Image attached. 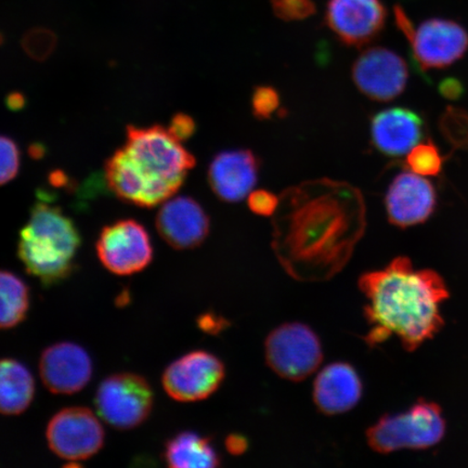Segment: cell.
Segmentation results:
<instances>
[{"label":"cell","mask_w":468,"mask_h":468,"mask_svg":"<svg viewBox=\"0 0 468 468\" xmlns=\"http://www.w3.org/2000/svg\"><path fill=\"white\" fill-rule=\"evenodd\" d=\"M364 393L356 368L346 362H335L322 368L314 383V402L321 413L337 415L358 405Z\"/></svg>","instance_id":"19"},{"label":"cell","mask_w":468,"mask_h":468,"mask_svg":"<svg viewBox=\"0 0 468 468\" xmlns=\"http://www.w3.org/2000/svg\"><path fill=\"white\" fill-rule=\"evenodd\" d=\"M164 459L173 468H212L221 464V458L207 437L195 431H183L165 444Z\"/></svg>","instance_id":"20"},{"label":"cell","mask_w":468,"mask_h":468,"mask_svg":"<svg viewBox=\"0 0 468 468\" xmlns=\"http://www.w3.org/2000/svg\"><path fill=\"white\" fill-rule=\"evenodd\" d=\"M358 285L367 301L370 346L396 336L412 351L441 330V306L449 292L437 272L418 271L407 257H397L380 271L362 274Z\"/></svg>","instance_id":"2"},{"label":"cell","mask_w":468,"mask_h":468,"mask_svg":"<svg viewBox=\"0 0 468 468\" xmlns=\"http://www.w3.org/2000/svg\"><path fill=\"white\" fill-rule=\"evenodd\" d=\"M226 446L231 454H242L248 449V441L242 436L232 435L228 437Z\"/></svg>","instance_id":"32"},{"label":"cell","mask_w":468,"mask_h":468,"mask_svg":"<svg viewBox=\"0 0 468 468\" xmlns=\"http://www.w3.org/2000/svg\"><path fill=\"white\" fill-rule=\"evenodd\" d=\"M274 15L284 21H302L317 13L313 0H271Z\"/></svg>","instance_id":"26"},{"label":"cell","mask_w":468,"mask_h":468,"mask_svg":"<svg viewBox=\"0 0 468 468\" xmlns=\"http://www.w3.org/2000/svg\"><path fill=\"white\" fill-rule=\"evenodd\" d=\"M441 97L448 101H459L464 95V86L459 79L447 78L441 81L438 86Z\"/></svg>","instance_id":"31"},{"label":"cell","mask_w":468,"mask_h":468,"mask_svg":"<svg viewBox=\"0 0 468 468\" xmlns=\"http://www.w3.org/2000/svg\"><path fill=\"white\" fill-rule=\"evenodd\" d=\"M249 207L256 215L269 218L274 215L279 207V197L266 190H257L249 195Z\"/></svg>","instance_id":"29"},{"label":"cell","mask_w":468,"mask_h":468,"mask_svg":"<svg viewBox=\"0 0 468 468\" xmlns=\"http://www.w3.org/2000/svg\"><path fill=\"white\" fill-rule=\"evenodd\" d=\"M23 48L37 61H45L56 47L55 35L46 29H34L23 39Z\"/></svg>","instance_id":"27"},{"label":"cell","mask_w":468,"mask_h":468,"mask_svg":"<svg viewBox=\"0 0 468 468\" xmlns=\"http://www.w3.org/2000/svg\"><path fill=\"white\" fill-rule=\"evenodd\" d=\"M424 137V121L415 111L390 108L380 111L371 122L374 148L386 156L409 154Z\"/></svg>","instance_id":"18"},{"label":"cell","mask_w":468,"mask_h":468,"mask_svg":"<svg viewBox=\"0 0 468 468\" xmlns=\"http://www.w3.org/2000/svg\"><path fill=\"white\" fill-rule=\"evenodd\" d=\"M408 167L411 172L420 176H438L442 171L443 157L438 146L427 140L420 143L409 152L407 157Z\"/></svg>","instance_id":"24"},{"label":"cell","mask_w":468,"mask_h":468,"mask_svg":"<svg viewBox=\"0 0 468 468\" xmlns=\"http://www.w3.org/2000/svg\"><path fill=\"white\" fill-rule=\"evenodd\" d=\"M225 376L224 362L218 356L196 350L169 365L163 374L162 384L174 400L197 402L215 394Z\"/></svg>","instance_id":"11"},{"label":"cell","mask_w":468,"mask_h":468,"mask_svg":"<svg viewBox=\"0 0 468 468\" xmlns=\"http://www.w3.org/2000/svg\"><path fill=\"white\" fill-rule=\"evenodd\" d=\"M260 161L250 150L221 152L208 168V183L221 201L239 202L259 179Z\"/></svg>","instance_id":"17"},{"label":"cell","mask_w":468,"mask_h":468,"mask_svg":"<svg viewBox=\"0 0 468 468\" xmlns=\"http://www.w3.org/2000/svg\"><path fill=\"white\" fill-rule=\"evenodd\" d=\"M80 244L75 222L60 207L42 200L34 205L22 228L17 256L31 276L52 286L71 276Z\"/></svg>","instance_id":"4"},{"label":"cell","mask_w":468,"mask_h":468,"mask_svg":"<svg viewBox=\"0 0 468 468\" xmlns=\"http://www.w3.org/2000/svg\"><path fill=\"white\" fill-rule=\"evenodd\" d=\"M353 79L365 96L372 101L388 102L405 91L409 69L406 61L396 52L372 47L356 58Z\"/></svg>","instance_id":"12"},{"label":"cell","mask_w":468,"mask_h":468,"mask_svg":"<svg viewBox=\"0 0 468 468\" xmlns=\"http://www.w3.org/2000/svg\"><path fill=\"white\" fill-rule=\"evenodd\" d=\"M155 224L164 241L179 250L200 247L210 229L208 215L200 203L189 197H177L164 202Z\"/></svg>","instance_id":"16"},{"label":"cell","mask_w":468,"mask_h":468,"mask_svg":"<svg viewBox=\"0 0 468 468\" xmlns=\"http://www.w3.org/2000/svg\"><path fill=\"white\" fill-rule=\"evenodd\" d=\"M394 14L396 25L408 39L419 71L448 68L466 54L468 33L459 23L430 19L415 28L400 5H395Z\"/></svg>","instance_id":"6"},{"label":"cell","mask_w":468,"mask_h":468,"mask_svg":"<svg viewBox=\"0 0 468 468\" xmlns=\"http://www.w3.org/2000/svg\"><path fill=\"white\" fill-rule=\"evenodd\" d=\"M39 374L51 393L72 395L90 382L92 362L80 345L58 343L44 350L39 359Z\"/></svg>","instance_id":"15"},{"label":"cell","mask_w":468,"mask_h":468,"mask_svg":"<svg viewBox=\"0 0 468 468\" xmlns=\"http://www.w3.org/2000/svg\"><path fill=\"white\" fill-rule=\"evenodd\" d=\"M168 130L179 142L183 143L195 134L197 131L196 122L189 115L184 113L176 114Z\"/></svg>","instance_id":"30"},{"label":"cell","mask_w":468,"mask_h":468,"mask_svg":"<svg viewBox=\"0 0 468 468\" xmlns=\"http://www.w3.org/2000/svg\"><path fill=\"white\" fill-rule=\"evenodd\" d=\"M436 205L434 186L413 172L397 175L385 197L390 224L403 229L424 224L434 214Z\"/></svg>","instance_id":"14"},{"label":"cell","mask_w":468,"mask_h":468,"mask_svg":"<svg viewBox=\"0 0 468 468\" xmlns=\"http://www.w3.org/2000/svg\"><path fill=\"white\" fill-rule=\"evenodd\" d=\"M388 9L382 0H329L324 21L345 45L362 47L382 33Z\"/></svg>","instance_id":"13"},{"label":"cell","mask_w":468,"mask_h":468,"mask_svg":"<svg viewBox=\"0 0 468 468\" xmlns=\"http://www.w3.org/2000/svg\"><path fill=\"white\" fill-rule=\"evenodd\" d=\"M446 434V420L435 402L420 399L406 411L383 415L367 431L368 446L388 454L435 447Z\"/></svg>","instance_id":"5"},{"label":"cell","mask_w":468,"mask_h":468,"mask_svg":"<svg viewBox=\"0 0 468 468\" xmlns=\"http://www.w3.org/2000/svg\"><path fill=\"white\" fill-rule=\"evenodd\" d=\"M154 402L150 383L134 373H117L103 379L95 397L99 415L120 431L144 424L150 417Z\"/></svg>","instance_id":"8"},{"label":"cell","mask_w":468,"mask_h":468,"mask_svg":"<svg viewBox=\"0 0 468 468\" xmlns=\"http://www.w3.org/2000/svg\"><path fill=\"white\" fill-rule=\"evenodd\" d=\"M34 395L31 371L15 359L0 360V414L17 415L27 411Z\"/></svg>","instance_id":"21"},{"label":"cell","mask_w":468,"mask_h":468,"mask_svg":"<svg viewBox=\"0 0 468 468\" xmlns=\"http://www.w3.org/2000/svg\"><path fill=\"white\" fill-rule=\"evenodd\" d=\"M52 452L67 461H85L103 447L104 431L95 413L84 407L61 410L46 431Z\"/></svg>","instance_id":"10"},{"label":"cell","mask_w":468,"mask_h":468,"mask_svg":"<svg viewBox=\"0 0 468 468\" xmlns=\"http://www.w3.org/2000/svg\"><path fill=\"white\" fill-rule=\"evenodd\" d=\"M29 303L31 295L25 281L0 269V330L13 329L25 321Z\"/></svg>","instance_id":"22"},{"label":"cell","mask_w":468,"mask_h":468,"mask_svg":"<svg viewBox=\"0 0 468 468\" xmlns=\"http://www.w3.org/2000/svg\"><path fill=\"white\" fill-rule=\"evenodd\" d=\"M102 265L117 276L143 271L154 260V247L145 228L137 220L122 219L104 227L96 243Z\"/></svg>","instance_id":"9"},{"label":"cell","mask_w":468,"mask_h":468,"mask_svg":"<svg viewBox=\"0 0 468 468\" xmlns=\"http://www.w3.org/2000/svg\"><path fill=\"white\" fill-rule=\"evenodd\" d=\"M196 166V157L161 125L126 130L125 144L105 162V180L120 200L144 208L171 198Z\"/></svg>","instance_id":"3"},{"label":"cell","mask_w":468,"mask_h":468,"mask_svg":"<svg viewBox=\"0 0 468 468\" xmlns=\"http://www.w3.org/2000/svg\"><path fill=\"white\" fill-rule=\"evenodd\" d=\"M21 167V151L15 140L0 134V186L13 181Z\"/></svg>","instance_id":"25"},{"label":"cell","mask_w":468,"mask_h":468,"mask_svg":"<svg viewBox=\"0 0 468 468\" xmlns=\"http://www.w3.org/2000/svg\"><path fill=\"white\" fill-rule=\"evenodd\" d=\"M439 131L454 149H468V112L463 109L448 107L439 117Z\"/></svg>","instance_id":"23"},{"label":"cell","mask_w":468,"mask_h":468,"mask_svg":"<svg viewBox=\"0 0 468 468\" xmlns=\"http://www.w3.org/2000/svg\"><path fill=\"white\" fill-rule=\"evenodd\" d=\"M267 365L280 378L301 382L318 370L324 349L314 331L301 322L284 324L265 342Z\"/></svg>","instance_id":"7"},{"label":"cell","mask_w":468,"mask_h":468,"mask_svg":"<svg viewBox=\"0 0 468 468\" xmlns=\"http://www.w3.org/2000/svg\"><path fill=\"white\" fill-rule=\"evenodd\" d=\"M280 96L274 88L269 86L257 87L251 97V109L259 120H269L278 112Z\"/></svg>","instance_id":"28"},{"label":"cell","mask_w":468,"mask_h":468,"mask_svg":"<svg viewBox=\"0 0 468 468\" xmlns=\"http://www.w3.org/2000/svg\"><path fill=\"white\" fill-rule=\"evenodd\" d=\"M366 219L365 198L355 186L331 179L306 181L279 197L272 249L291 277L329 280L347 265Z\"/></svg>","instance_id":"1"}]
</instances>
